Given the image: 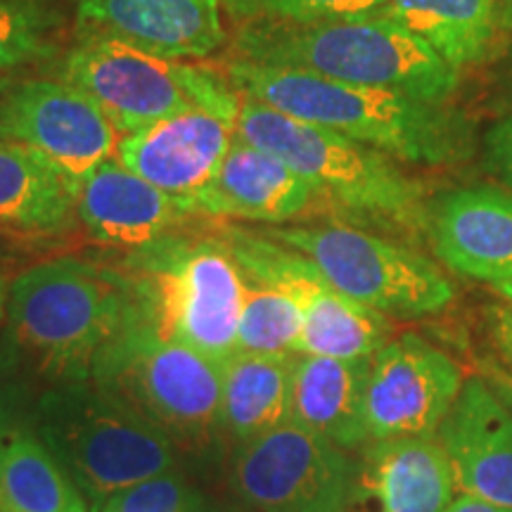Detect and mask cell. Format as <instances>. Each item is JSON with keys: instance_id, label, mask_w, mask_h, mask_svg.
<instances>
[{"instance_id": "cell-24", "label": "cell", "mask_w": 512, "mask_h": 512, "mask_svg": "<svg viewBox=\"0 0 512 512\" xmlns=\"http://www.w3.org/2000/svg\"><path fill=\"white\" fill-rule=\"evenodd\" d=\"M297 354H242L221 363V437L240 446L290 422Z\"/></svg>"}, {"instance_id": "cell-18", "label": "cell", "mask_w": 512, "mask_h": 512, "mask_svg": "<svg viewBox=\"0 0 512 512\" xmlns=\"http://www.w3.org/2000/svg\"><path fill=\"white\" fill-rule=\"evenodd\" d=\"M434 254L446 268L491 287L512 280V192L475 185L430 207Z\"/></svg>"}, {"instance_id": "cell-13", "label": "cell", "mask_w": 512, "mask_h": 512, "mask_svg": "<svg viewBox=\"0 0 512 512\" xmlns=\"http://www.w3.org/2000/svg\"><path fill=\"white\" fill-rule=\"evenodd\" d=\"M465 387L463 370L425 337L406 332L370 363L366 425L370 441L437 437Z\"/></svg>"}, {"instance_id": "cell-34", "label": "cell", "mask_w": 512, "mask_h": 512, "mask_svg": "<svg viewBox=\"0 0 512 512\" xmlns=\"http://www.w3.org/2000/svg\"><path fill=\"white\" fill-rule=\"evenodd\" d=\"M17 344L12 342L10 335H0V392H3V380H8L12 361L17 358Z\"/></svg>"}, {"instance_id": "cell-12", "label": "cell", "mask_w": 512, "mask_h": 512, "mask_svg": "<svg viewBox=\"0 0 512 512\" xmlns=\"http://www.w3.org/2000/svg\"><path fill=\"white\" fill-rule=\"evenodd\" d=\"M0 140L36 150L79 185L117 155L119 131L86 95L57 79L0 76Z\"/></svg>"}, {"instance_id": "cell-33", "label": "cell", "mask_w": 512, "mask_h": 512, "mask_svg": "<svg viewBox=\"0 0 512 512\" xmlns=\"http://www.w3.org/2000/svg\"><path fill=\"white\" fill-rule=\"evenodd\" d=\"M31 245H34V242L17 240V238H10V235L0 233V266L12 264V261H17L19 254L31 252Z\"/></svg>"}, {"instance_id": "cell-21", "label": "cell", "mask_w": 512, "mask_h": 512, "mask_svg": "<svg viewBox=\"0 0 512 512\" xmlns=\"http://www.w3.org/2000/svg\"><path fill=\"white\" fill-rule=\"evenodd\" d=\"M0 512H91L12 387L0 392Z\"/></svg>"}, {"instance_id": "cell-19", "label": "cell", "mask_w": 512, "mask_h": 512, "mask_svg": "<svg viewBox=\"0 0 512 512\" xmlns=\"http://www.w3.org/2000/svg\"><path fill=\"white\" fill-rule=\"evenodd\" d=\"M316 190L273 152L233 136L209 183L192 197L204 219L285 226L311 209Z\"/></svg>"}, {"instance_id": "cell-28", "label": "cell", "mask_w": 512, "mask_h": 512, "mask_svg": "<svg viewBox=\"0 0 512 512\" xmlns=\"http://www.w3.org/2000/svg\"><path fill=\"white\" fill-rule=\"evenodd\" d=\"M93 512H211L207 496L174 470L128 486Z\"/></svg>"}, {"instance_id": "cell-6", "label": "cell", "mask_w": 512, "mask_h": 512, "mask_svg": "<svg viewBox=\"0 0 512 512\" xmlns=\"http://www.w3.org/2000/svg\"><path fill=\"white\" fill-rule=\"evenodd\" d=\"M91 382L178 451H202L221 437V363L164 339L140 311L102 347Z\"/></svg>"}, {"instance_id": "cell-27", "label": "cell", "mask_w": 512, "mask_h": 512, "mask_svg": "<svg viewBox=\"0 0 512 512\" xmlns=\"http://www.w3.org/2000/svg\"><path fill=\"white\" fill-rule=\"evenodd\" d=\"M304 330V311L290 294L259 283L245 275V304H242L238 351L242 354H299Z\"/></svg>"}, {"instance_id": "cell-1", "label": "cell", "mask_w": 512, "mask_h": 512, "mask_svg": "<svg viewBox=\"0 0 512 512\" xmlns=\"http://www.w3.org/2000/svg\"><path fill=\"white\" fill-rule=\"evenodd\" d=\"M221 72L245 98L375 147L399 162L448 166L475 155V124L448 105L233 57Z\"/></svg>"}, {"instance_id": "cell-4", "label": "cell", "mask_w": 512, "mask_h": 512, "mask_svg": "<svg viewBox=\"0 0 512 512\" xmlns=\"http://www.w3.org/2000/svg\"><path fill=\"white\" fill-rule=\"evenodd\" d=\"M140 316L169 342L223 363L238 351L245 273L221 233L164 235L126 254Z\"/></svg>"}, {"instance_id": "cell-15", "label": "cell", "mask_w": 512, "mask_h": 512, "mask_svg": "<svg viewBox=\"0 0 512 512\" xmlns=\"http://www.w3.org/2000/svg\"><path fill=\"white\" fill-rule=\"evenodd\" d=\"M76 216L88 238L128 252L204 219L192 197H176L155 188L117 157L102 162L79 185Z\"/></svg>"}, {"instance_id": "cell-2", "label": "cell", "mask_w": 512, "mask_h": 512, "mask_svg": "<svg viewBox=\"0 0 512 512\" xmlns=\"http://www.w3.org/2000/svg\"><path fill=\"white\" fill-rule=\"evenodd\" d=\"M228 57L266 67L302 69L434 105H446L460 86L456 67L413 31L384 15L316 24L242 19Z\"/></svg>"}, {"instance_id": "cell-22", "label": "cell", "mask_w": 512, "mask_h": 512, "mask_svg": "<svg viewBox=\"0 0 512 512\" xmlns=\"http://www.w3.org/2000/svg\"><path fill=\"white\" fill-rule=\"evenodd\" d=\"M373 358L297 354L292 373L290 420L342 451L370 444L366 392Z\"/></svg>"}, {"instance_id": "cell-23", "label": "cell", "mask_w": 512, "mask_h": 512, "mask_svg": "<svg viewBox=\"0 0 512 512\" xmlns=\"http://www.w3.org/2000/svg\"><path fill=\"white\" fill-rule=\"evenodd\" d=\"M76 190L53 162L0 140V233L41 242L76 228Z\"/></svg>"}, {"instance_id": "cell-8", "label": "cell", "mask_w": 512, "mask_h": 512, "mask_svg": "<svg viewBox=\"0 0 512 512\" xmlns=\"http://www.w3.org/2000/svg\"><path fill=\"white\" fill-rule=\"evenodd\" d=\"M34 418L91 512L176 467L178 448L91 380L53 382L38 396Z\"/></svg>"}, {"instance_id": "cell-14", "label": "cell", "mask_w": 512, "mask_h": 512, "mask_svg": "<svg viewBox=\"0 0 512 512\" xmlns=\"http://www.w3.org/2000/svg\"><path fill=\"white\" fill-rule=\"evenodd\" d=\"M221 10V0H76V31L166 60H202L228 38Z\"/></svg>"}, {"instance_id": "cell-16", "label": "cell", "mask_w": 512, "mask_h": 512, "mask_svg": "<svg viewBox=\"0 0 512 512\" xmlns=\"http://www.w3.org/2000/svg\"><path fill=\"white\" fill-rule=\"evenodd\" d=\"M235 126L202 107L178 112L119 138L126 169L176 197H195L216 174L233 143Z\"/></svg>"}, {"instance_id": "cell-26", "label": "cell", "mask_w": 512, "mask_h": 512, "mask_svg": "<svg viewBox=\"0 0 512 512\" xmlns=\"http://www.w3.org/2000/svg\"><path fill=\"white\" fill-rule=\"evenodd\" d=\"M60 0H0V76L55 62L64 53Z\"/></svg>"}, {"instance_id": "cell-39", "label": "cell", "mask_w": 512, "mask_h": 512, "mask_svg": "<svg viewBox=\"0 0 512 512\" xmlns=\"http://www.w3.org/2000/svg\"><path fill=\"white\" fill-rule=\"evenodd\" d=\"M494 290L501 294V297L505 299V302H508L510 306H512V280L510 283H501V285H494Z\"/></svg>"}, {"instance_id": "cell-37", "label": "cell", "mask_w": 512, "mask_h": 512, "mask_svg": "<svg viewBox=\"0 0 512 512\" xmlns=\"http://www.w3.org/2000/svg\"><path fill=\"white\" fill-rule=\"evenodd\" d=\"M221 3H223V8L230 12V15H233L235 19H240L242 12H245V8H247L249 0H221Z\"/></svg>"}, {"instance_id": "cell-10", "label": "cell", "mask_w": 512, "mask_h": 512, "mask_svg": "<svg viewBox=\"0 0 512 512\" xmlns=\"http://www.w3.org/2000/svg\"><path fill=\"white\" fill-rule=\"evenodd\" d=\"M219 233L247 278L290 294L302 306L299 354L354 361L373 358L392 342V318L339 292L309 256L238 226H221Z\"/></svg>"}, {"instance_id": "cell-29", "label": "cell", "mask_w": 512, "mask_h": 512, "mask_svg": "<svg viewBox=\"0 0 512 512\" xmlns=\"http://www.w3.org/2000/svg\"><path fill=\"white\" fill-rule=\"evenodd\" d=\"M387 0H249L242 19L266 17L297 24L342 22V19L377 15Z\"/></svg>"}, {"instance_id": "cell-11", "label": "cell", "mask_w": 512, "mask_h": 512, "mask_svg": "<svg viewBox=\"0 0 512 512\" xmlns=\"http://www.w3.org/2000/svg\"><path fill=\"white\" fill-rule=\"evenodd\" d=\"M358 463L328 439L285 422L233 448L230 489L254 512H349Z\"/></svg>"}, {"instance_id": "cell-25", "label": "cell", "mask_w": 512, "mask_h": 512, "mask_svg": "<svg viewBox=\"0 0 512 512\" xmlns=\"http://www.w3.org/2000/svg\"><path fill=\"white\" fill-rule=\"evenodd\" d=\"M503 0H387L377 12L430 46L458 72L484 62L501 31Z\"/></svg>"}, {"instance_id": "cell-30", "label": "cell", "mask_w": 512, "mask_h": 512, "mask_svg": "<svg viewBox=\"0 0 512 512\" xmlns=\"http://www.w3.org/2000/svg\"><path fill=\"white\" fill-rule=\"evenodd\" d=\"M484 166L496 181L512 192V114L486 131L484 136Z\"/></svg>"}, {"instance_id": "cell-9", "label": "cell", "mask_w": 512, "mask_h": 512, "mask_svg": "<svg viewBox=\"0 0 512 512\" xmlns=\"http://www.w3.org/2000/svg\"><path fill=\"white\" fill-rule=\"evenodd\" d=\"M264 235L309 256L339 292L389 318H425L453 302L451 280L418 249L368 230L325 226H268Z\"/></svg>"}, {"instance_id": "cell-38", "label": "cell", "mask_w": 512, "mask_h": 512, "mask_svg": "<svg viewBox=\"0 0 512 512\" xmlns=\"http://www.w3.org/2000/svg\"><path fill=\"white\" fill-rule=\"evenodd\" d=\"M501 29H512V0H503L501 5Z\"/></svg>"}, {"instance_id": "cell-35", "label": "cell", "mask_w": 512, "mask_h": 512, "mask_svg": "<svg viewBox=\"0 0 512 512\" xmlns=\"http://www.w3.org/2000/svg\"><path fill=\"white\" fill-rule=\"evenodd\" d=\"M489 384L494 387V392L501 396V401L508 406V411L512 413V382L501 380V377H491Z\"/></svg>"}, {"instance_id": "cell-36", "label": "cell", "mask_w": 512, "mask_h": 512, "mask_svg": "<svg viewBox=\"0 0 512 512\" xmlns=\"http://www.w3.org/2000/svg\"><path fill=\"white\" fill-rule=\"evenodd\" d=\"M8 297H10V278L0 271V325L8 318Z\"/></svg>"}, {"instance_id": "cell-3", "label": "cell", "mask_w": 512, "mask_h": 512, "mask_svg": "<svg viewBox=\"0 0 512 512\" xmlns=\"http://www.w3.org/2000/svg\"><path fill=\"white\" fill-rule=\"evenodd\" d=\"M138 311L124 268L55 256L10 280L8 335L53 382L91 380L102 347Z\"/></svg>"}, {"instance_id": "cell-20", "label": "cell", "mask_w": 512, "mask_h": 512, "mask_svg": "<svg viewBox=\"0 0 512 512\" xmlns=\"http://www.w3.org/2000/svg\"><path fill=\"white\" fill-rule=\"evenodd\" d=\"M458 494L437 437L370 441L358 463L349 512H446Z\"/></svg>"}, {"instance_id": "cell-7", "label": "cell", "mask_w": 512, "mask_h": 512, "mask_svg": "<svg viewBox=\"0 0 512 512\" xmlns=\"http://www.w3.org/2000/svg\"><path fill=\"white\" fill-rule=\"evenodd\" d=\"M53 72L93 100L124 136L190 107L238 124L240 93L221 69L166 60L107 36L76 31Z\"/></svg>"}, {"instance_id": "cell-31", "label": "cell", "mask_w": 512, "mask_h": 512, "mask_svg": "<svg viewBox=\"0 0 512 512\" xmlns=\"http://www.w3.org/2000/svg\"><path fill=\"white\" fill-rule=\"evenodd\" d=\"M491 323H494L491 325V330H494V344L505 368H489V375L512 382V311L496 309Z\"/></svg>"}, {"instance_id": "cell-17", "label": "cell", "mask_w": 512, "mask_h": 512, "mask_svg": "<svg viewBox=\"0 0 512 512\" xmlns=\"http://www.w3.org/2000/svg\"><path fill=\"white\" fill-rule=\"evenodd\" d=\"M437 439L460 494L512 508V413L484 377L465 382Z\"/></svg>"}, {"instance_id": "cell-32", "label": "cell", "mask_w": 512, "mask_h": 512, "mask_svg": "<svg viewBox=\"0 0 512 512\" xmlns=\"http://www.w3.org/2000/svg\"><path fill=\"white\" fill-rule=\"evenodd\" d=\"M446 512H512V508H505V505H496L489 501H482L477 496L460 494L453 498V503L448 505Z\"/></svg>"}, {"instance_id": "cell-5", "label": "cell", "mask_w": 512, "mask_h": 512, "mask_svg": "<svg viewBox=\"0 0 512 512\" xmlns=\"http://www.w3.org/2000/svg\"><path fill=\"white\" fill-rule=\"evenodd\" d=\"M235 136L273 152L320 200L401 228H430L425 185L394 157L240 95Z\"/></svg>"}]
</instances>
